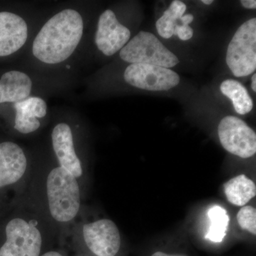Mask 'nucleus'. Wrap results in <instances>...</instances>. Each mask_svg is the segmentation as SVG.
Instances as JSON below:
<instances>
[{
  "label": "nucleus",
  "mask_w": 256,
  "mask_h": 256,
  "mask_svg": "<svg viewBox=\"0 0 256 256\" xmlns=\"http://www.w3.org/2000/svg\"><path fill=\"white\" fill-rule=\"evenodd\" d=\"M227 200L236 206H244L256 195L255 183L245 174L229 180L224 186Z\"/></svg>",
  "instance_id": "2eb2a0df"
},
{
  "label": "nucleus",
  "mask_w": 256,
  "mask_h": 256,
  "mask_svg": "<svg viewBox=\"0 0 256 256\" xmlns=\"http://www.w3.org/2000/svg\"><path fill=\"white\" fill-rule=\"evenodd\" d=\"M26 168V156L18 144L12 142L0 144V188L20 181Z\"/></svg>",
  "instance_id": "f8f14e48"
},
{
  "label": "nucleus",
  "mask_w": 256,
  "mask_h": 256,
  "mask_svg": "<svg viewBox=\"0 0 256 256\" xmlns=\"http://www.w3.org/2000/svg\"><path fill=\"white\" fill-rule=\"evenodd\" d=\"M194 31L188 25H181L175 28L174 36H178V38L183 41L190 40L193 36Z\"/></svg>",
  "instance_id": "aec40b11"
},
{
  "label": "nucleus",
  "mask_w": 256,
  "mask_h": 256,
  "mask_svg": "<svg viewBox=\"0 0 256 256\" xmlns=\"http://www.w3.org/2000/svg\"><path fill=\"white\" fill-rule=\"evenodd\" d=\"M31 78L26 74L11 70L0 78V104L16 102L28 98L32 92Z\"/></svg>",
  "instance_id": "4468645a"
},
{
  "label": "nucleus",
  "mask_w": 256,
  "mask_h": 256,
  "mask_svg": "<svg viewBox=\"0 0 256 256\" xmlns=\"http://www.w3.org/2000/svg\"><path fill=\"white\" fill-rule=\"evenodd\" d=\"M84 22L74 10H64L50 18L35 37L33 54L44 63L63 62L77 48L82 35Z\"/></svg>",
  "instance_id": "f257e3e1"
},
{
  "label": "nucleus",
  "mask_w": 256,
  "mask_h": 256,
  "mask_svg": "<svg viewBox=\"0 0 256 256\" xmlns=\"http://www.w3.org/2000/svg\"><path fill=\"white\" fill-rule=\"evenodd\" d=\"M186 10V4L182 2L175 0L172 2L169 8L156 22V28L160 36L170 38L174 35L175 28L181 26L178 22H182L181 18Z\"/></svg>",
  "instance_id": "f3484780"
},
{
  "label": "nucleus",
  "mask_w": 256,
  "mask_h": 256,
  "mask_svg": "<svg viewBox=\"0 0 256 256\" xmlns=\"http://www.w3.org/2000/svg\"><path fill=\"white\" fill-rule=\"evenodd\" d=\"M54 150L60 166L79 178L82 175V162L76 153L73 134L66 124H56L52 134Z\"/></svg>",
  "instance_id": "9d476101"
},
{
  "label": "nucleus",
  "mask_w": 256,
  "mask_h": 256,
  "mask_svg": "<svg viewBox=\"0 0 256 256\" xmlns=\"http://www.w3.org/2000/svg\"><path fill=\"white\" fill-rule=\"evenodd\" d=\"M41 256H63L60 252H47Z\"/></svg>",
  "instance_id": "4be33fe9"
},
{
  "label": "nucleus",
  "mask_w": 256,
  "mask_h": 256,
  "mask_svg": "<svg viewBox=\"0 0 256 256\" xmlns=\"http://www.w3.org/2000/svg\"><path fill=\"white\" fill-rule=\"evenodd\" d=\"M252 88L254 92H256V75L254 74L252 76Z\"/></svg>",
  "instance_id": "b1692460"
},
{
  "label": "nucleus",
  "mask_w": 256,
  "mask_h": 256,
  "mask_svg": "<svg viewBox=\"0 0 256 256\" xmlns=\"http://www.w3.org/2000/svg\"><path fill=\"white\" fill-rule=\"evenodd\" d=\"M151 256H186L184 255H170V254H164L162 252H156Z\"/></svg>",
  "instance_id": "5701e85b"
},
{
  "label": "nucleus",
  "mask_w": 256,
  "mask_h": 256,
  "mask_svg": "<svg viewBox=\"0 0 256 256\" xmlns=\"http://www.w3.org/2000/svg\"><path fill=\"white\" fill-rule=\"evenodd\" d=\"M124 78L132 86L150 92L170 90L180 82L178 74L170 68L141 64L128 66Z\"/></svg>",
  "instance_id": "0eeeda50"
},
{
  "label": "nucleus",
  "mask_w": 256,
  "mask_h": 256,
  "mask_svg": "<svg viewBox=\"0 0 256 256\" xmlns=\"http://www.w3.org/2000/svg\"><path fill=\"white\" fill-rule=\"evenodd\" d=\"M237 220L240 228L256 236V210L254 207L242 206L237 214Z\"/></svg>",
  "instance_id": "6ab92c4d"
},
{
  "label": "nucleus",
  "mask_w": 256,
  "mask_h": 256,
  "mask_svg": "<svg viewBox=\"0 0 256 256\" xmlns=\"http://www.w3.org/2000/svg\"><path fill=\"white\" fill-rule=\"evenodd\" d=\"M120 56L131 64L158 66L169 68L180 60L153 34L140 32L120 50Z\"/></svg>",
  "instance_id": "7ed1b4c3"
},
{
  "label": "nucleus",
  "mask_w": 256,
  "mask_h": 256,
  "mask_svg": "<svg viewBox=\"0 0 256 256\" xmlns=\"http://www.w3.org/2000/svg\"><path fill=\"white\" fill-rule=\"evenodd\" d=\"M82 236L87 247L98 256H114L121 245L117 226L110 220H100L85 224Z\"/></svg>",
  "instance_id": "6e6552de"
},
{
  "label": "nucleus",
  "mask_w": 256,
  "mask_h": 256,
  "mask_svg": "<svg viewBox=\"0 0 256 256\" xmlns=\"http://www.w3.org/2000/svg\"><path fill=\"white\" fill-rule=\"evenodd\" d=\"M16 110L14 129L22 134L34 132L40 127L37 118H44L46 114L47 106L43 99L30 97L14 102Z\"/></svg>",
  "instance_id": "ddd939ff"
},
{
  "label": "nucleus",
  "mask_w": 256,
  "mask_h": 256,
  "mask_svg": "<svg viewBox=\"0 0 256 256\" xmlns=\"http://www.w3.org/2000/svg\"><path fill=\"white\" fill-rule=\"evenodd\" d=\"M6 240L0 248V256H40L41 232L36 225L22 218L10 220L5 228Z\"/></svg>",
  "instance_id": "39448f33"
},
{
  "label": "nucleus",
  "mask_w": 256,
  "mask_h": 256,
  "mask_svg": "<svg viewBox=\"0 0 256 256\" xmlns=\"http://www.w3.org/2000/svg\"><path fill=\"white\" fill-rule=\"evenodd\" d=\"M130 37V32L119 22L112 10H107L100 15L95 42L104 54L110 56L122 50Z\"/></svg>",
  "instance_id": "1a4fd4ad"
},
{
  "label": "nucleus",
  "mask_w": 256,
  "mask_h": 256,
  "mask_svg": "<svg viewBox=\"0 0 256 256\" xmlns=\"http://www.w3.org/2000/svg\"><path fill=\"white\" fill-rule=\"evenodd\" d=\"M226 64L234 75L244 77L256 68V18L248 20L236 32L229 43Z\"/></svg>",
  "instance_id": "20e7f679"
},
{
  "label": "nucleus",
  "mask_w": 256,
  "mask_h": 256,
  "mask_svg": "<svg viewBox=\"0 0 256 256\" xmlns=\"http://www.w3.org/2000/svg\"><path fill=\"white\" fill-rule=\"evenodd\" d=\"M28 36V26L24 18L8 12H0V56L18 52Z\"/></svg>",
  "instance_id": "9b49d317"
},
{
  "label": "nucleus",
  "mask_w": 256,
  "mask_h": 256,
  "mask_svg": "<svg viewBox=\"0 0 256 256\" xmlns=\"http://www.w3.org/2000/svg\"><path fill=\"white\" fill-rule=\"evenodd\" d=\"M242 6L247 9H256V1L255 0H242L240 2Z\"/></svg>",
  "instance_id": "412c9836"
},
{
  "label": "nucleus",
  "mask_w": 256,
  "mask_h": 256,
  "mask_svg": "<svg viewBox=\"0 0 256 256\" xmlns=\"http://www.w3.org/2000/svg\"><path fill=\"white\" fill-rule=\"evenodd\" d=\"M220 90L224 96L232 100L237 114H246L252 110L254 102L252 97L240 82L234 79H228L220 84Z\"/></svg>",
  "instance_id": "dca6fc26"
},
{
  "label": "nucleus",
  "mask_w": 256,
  "mask_h": 256,
  "mask_svg": "<svg viewBox=\"0 0 256 256\" xmlns=\"http://www.w3.org/2000/svg\"><path fill=\"white\" fill-rule=\"evenodd\" d=\"M207 216L210 220V226L206 238L212 242H222L226 235L229 224V216L226 210L216 205L210 208Z\"/></svg>",
  "instance_id": "a211bd4d"
},
{
  "label": "nucleus",
  "mask_w": 256,
  "mask_h": 256,
  "mask_svg": "<svg viewBox=\"0 0 256 256\" xmlns=\"http://www.w3.org/2000/svg\"><path fill=\"white\" fill-rule=\"evenodd\" d=\"M48 210L54 220L60 223L74 220L80 208V192L77 178L58 166L46 178Z\"/></svg>",
  "instance_id": "f03ea898"
},
{
  "label": "nucleus",
  "mask_w": 256,
  "mask_h": 256,
  "mask_svg": "<svg viewBox=\"0 0 256 256\" xmlns=\"http://www.w3.org/2000/svg\"><path fill=\"white\" fill-rule=\"evenodd\" d=\"M202 3H204V4L210 5L212 4V3L214 2L213 0H202Z\"/></svg>",
  "instance_id": "393cba45"
},
{
  "label": "nucleus",
  "mask_w": 256,
  "mask_h": 256,
  "mask_svg": "<svg viewBox=\"0 0 256 256\" xmlns=\"http://www.w3.org/2000/svg\"><path fill=\"white\" fill-rule=\"evenodd\" d=\"M218 134L224 149L234 156L248 158L256 154V132L242 119L224 118L218 124Z\"/></svg>",
  "instance_id": "423d86ee"
}]
</instances>
